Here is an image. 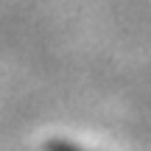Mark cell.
Here are the masks:
<instances>
[{"label": "cell", "instance_id": "obj_1", "mask_svg": "<svg viewBox=\"0 0 151 151\" xmlns=\"http://www.w3.org/2000/svg\"><path fill=\"white\" fill-rule=\"evenodd\" d=\"M48 151H84V148L73 146V143H67V140H53V143H48Z\"/></svg>", "mask_w": 151, "mask_h": 151}]
</instances>
